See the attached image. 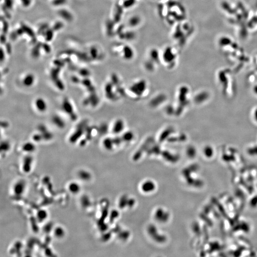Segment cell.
Wrapping results in <instances>:
<instances>
[{"instance_id":"cell-1","label":"cell","mask_w":257,"mask_h":257,"mask_svg":"<svg viewBox=\"0 0 257 257\" xmlns=\"http://www.w3.org/2000/svg\"><path fill=\"white\" fill-rule=\"evenodd\" d=\"M26 186V183L23 179H19L15 183L13 187V191L15 196H22L25 192Z\"/></svg>"},{"instance_id":"cell-4","label":"cell","mask_w":257,"mask_h":257,"mask_svg":"<svg viewBox=\"0 0 257 257\" xmlns=\"http://www.w3.org/2000/svg\"><path fill=\"white\" fill-rule=\"evenodd\" d=\"M77 175L79 179L83 182H88L91 179V174L89 171L86 170H81L79 171Z\"/></svg>"},{"instance_id":"cell-5","label":"cell","mask_w":257,"mask_h":257,"mask_svg":"<svg viewBox=\"0 0 257 257\" xmlns=\"http://www.w3.org/2000/svg\"><path fill=\"white\" fill-rule=\"evenodd\" d=\"M53 231L54 236L56 238L61 239L64 238L65 236V230L62 226H57V227H55Z\"/></svg>"},{"instance_id":"cell-7","label":"cell","mask_w":257,"mask_h":257,"mask_svg":"<svg viewBox=\"0 0 257 257\" xmlns=\"http://www.w3.org/2000/svg\"><path fill=\"white\" fill-rule=\"evenodd\" d=\"M81 203L82 207L87 208L90 205V201L89 198L86 195H84L81 198Z\"/></svg>"},{"instance_id":"cell-8","label":"cell","mask_w":257,"mask_h":257,"mask_svg":"<svg viewBox=\"0 0 257 257\" xmlns=\"http://www.w3.org/2000/svg\"><path fill=\"white\" fill-rule=\"evenodd\" d=\"M36 104H37L36 105H37V108L40 110L43 111L46 109L45 108H46V107L45 105V102L43 100H40V99L37 100Z\"/></svg>"},{"instance_id":"cell-9","label":"cell","mask_w":257,"mask_h":257,"mask_svg":"<svg viewBox=\"0 0 257 257\" xmlns=\"http://www.w3.org/2000/svg\"><path fill=\"white\" fill-rule=\"evenodd\" d=\"M54 229V228L53 227V225H52L51 223H50L49 224H46L44 226V228H43V230H44L45 233H49V232L51 231L52 230L53 231Z\"/></svg>"},{"instance_id":"cell-11","label":"cell","mask_w":257,"mask_h":257,"mask_svg":"<svg viewBox=\"0 0 257 257\" xmlns=\"http://www.w3.org/2000/svg\"><path fill=\"white\" fill-rule=\"evenodd\" d=\"M254 117H255V119L257 121V110H256V111L254 112Z\"/></svg>"},{"instance_id":"cell-3","label":"cell","mask_w":257,"mask_h":257,"mask_svg":"<svg viewBox=\"0 0 257 257\" xmlns=\"http://www.w3.org/2000/svg\"><path fill=\"white\" fill-rule=\"evenodd\" d=\"M69 191L74 195L79 194L81 191V187L79 183L72 182L70 183L68 186Z\"/></svg>"},{"instance_id":"cell-6","label":"cell","mask_w":257,"mask_h":257,"mask_svg":"<svg viewBox=\"0 0 257 257\" xmlns=\"http://www.w3.org/2000/svg\"><path fill=\"white\" fill-rule=\"evenodd\" d=\"M48 217V213L46 210L41 209L37 211L36 213V218L40 223L44 222Z\"/></svg>"},{"instance_id":"cell-10","label":"cell","mask_w":257,"mask_h":257,"mask_svg":"<svg viewBox=\"0 0 257 257\" xmlns=\"http://www.w3.org/2000/svg\"><path fill=\"white\" fill-rule=\"evenodd\" d=\"M23 150L24 151H26V152H32V151H34V147H33V145H26L23 147Z\"/></svg>"},{"instance_id":"cell-2","label":"cell","mask_w":257,"mask_h":257,"mask_svg":"<svg viewBox=\"0 0 257 257\" xmlns=\"http://www.w3.org/2000/svg\"><path fill=\"white\" fill-rule=\"evenodd\" d=\"M33 159L30 156L25 157L22 164V170L24 173H29L31 171L33 165Z\"/></svg>"}]
</instances>
